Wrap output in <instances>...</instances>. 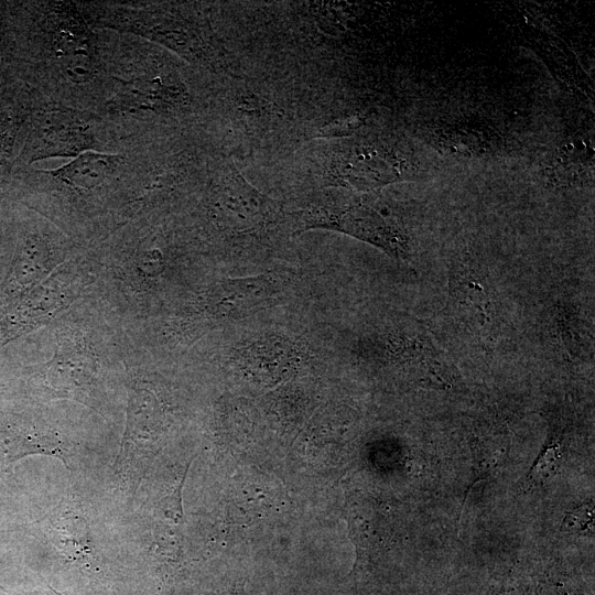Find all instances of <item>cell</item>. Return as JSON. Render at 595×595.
Here are the masks:
<instances>
[{
  "label": "cell",
  "instance_id": "obj_12",
  "mask_svg": "<svg viewBox=\"0 0 595 595\" xmlns=\"http://www.w3.org/2000/svg\"><path fill=\"white\" fill-rule=\"evenodd\" d=\"M248 357L252 368L260 372L282 375L294 360L295 351L289 344H283L280 339H268L251 345Z\"/></svg>",
  "mask_w": 595,
  "mask_h": 595
},
{
  "label": "cell",
  "instance_id": "obj_7",
  "mask_svg": "<svg viewBox=\"0 0 595 595\" xmlns=\"http://www.w3.org/2000/svg\"><path fill=\"white\" fill-rule=\"evenodd\" d=\"M115 102L125 108L171 112L186 105L187 91L176 75L165 74L151 79L126 82Z\"/></svg>",
  "mask_w": 595,
  "mask_h": 595
},
{
  "label": "cell",
  "instance_id": "obj_15",
  "mask_svg": "<svg viewBox=\"0 0 595 595\" xmlns=\"http://www.w3.org/2000/svg\"><path fill=\"white\" fill-rule=\"evenodd\" d=\"M2 88L0 87V98H1Z\"/></svg>",
  "mask_w": 595,
  "mask_h": 595
},
{
  "label": "cell",
  "instance_id": "obj_8",
  "mask_svg": "<svg viewBox=\"0 0 595 595\" xmlns=\"http://www.w3.org/2000/svg\"><path fill=\"white\" fill-rule=\"evenodd\" d=\"M95 366L85 354H57L47 363L45 386L55 398H69L84 404L91 402Z\"/></svg>",
  "mask_w": 595,
  "mask_h": 595
},
{
  "label": "cell",
  "instance_id": "obj_6",
  "mask_svg": "<svg viewBox=\"0 0 595 595\" xmlns=\"http://www.w3.org/2000/svg\"><path fill=\"white\" fill-rule=\"evenodd\" d=\"M278 292L266 275L227 280L217 284L207 298L208 311L217 317H238L270 304Z\"/></svg>",
  "mask_w": 595,
  "mask_h": 595
},
{
  "label": "cell",
  "instance_id": "obj_9",
  "mask_svg": "<svg viewBox=\"0 0 595 595\" xmlns=\"http://www.w3.org/2000/svg\"><path fill=\"white\" fill-rule=\"evenodd\" d=\"M29 455H47L64 462L67 457L57 436L50 432L0 424V476Z\"/></svg>",
  "mask_w": 595,
  "mask_h": 595
},
{
  "label": "cell",
  "instance_id": "obj_4",
  "mask_svg": "<svg viewBox=\"0 0 595 595\" xmlns=\"http://www.w3.org/2000/svg\"><path fill=\"white\" fill-rule=\"evenodd\" d=\"M93 116L67 108L43 109L32 119V128L20 159L34 162L51 156H71L93 147L89 132Z\"/></svg>",
  "mask_w": 595,
  "mask_h": 595
},
{
  "label": "cell",
  "instance_id": "obj_1",
  "mask_svg": "<svg viewBox=\"0 0 595 595\" xmlns=\"http://www.w3.org/2000/svg\"><path fill=\"white\" fill-rule=\"evenodd\" d=\"M302 226L327 228L377 246L394 258L408 252V237L396 215L377 192H354L343 201L302 213Z\"/></svg>",
  "mask_w": 595,
  "mask_h": 595
},
{
  "label": "cell",
  "instance_id": "obj_3",
  "mask_svg": "<svg viewBox=\"0 0 595 595\" xmlns=\"http://www.w3.org/2000/svg\"><path fill=\"white\" fill-rule=\"evenodd\" d=\"M164 413L156 397L148 389L130 391L126 430L113 467L119 489L133 495L160 448Z\"/></svg>",
  "mask_w": 595,
  "mask_h": 595
},
{
  "label": "cell",
  "instance_id": "obj_5",
  "mask_svg": "<svg viewBox=\"0 0 595 595\" xmlns=\"http://www.w3.org/2000/svg\"><path fill=\"white\" fill-rule=\"evenodd\" d=\"M214 207L221 224L234 231L253 230L271 220L277 210L232 165L224 169L215 187Z\"/></svg>",
  "mask_w": 595,
  "mask_h": 595
},
{
  "label": "cell",
  "instance_id": "obj_13",
  "mask_svg": "<svg viewBox=\"0 0 595 595\" xmlns=\"http://www.w3.org/2000/svg\"><path fill=\"white\" fill-rule=\"evenodd\" d=\"M63 73L74 83H85L95 74V63L91 53L62 57Z\"/></svg>",
  "mask_w": 595,
  "mask_h": 595
},
{
  "label": "cell",
  "instance_id": "obj_10",
  "mask_svg": "<svg viewBox=\"0 0 595 595\" xmlns=\"http://www.w3.org/2000/svg\"><path fill=\"white\" fill-rule=\"evenodd\" d=\"M45 532L50 541L72 560H87L93 543L84 516L75 506H61L47 516Z\"/></svg>",
  "mask_w": 595,
  "mask_h": 595
},
{
  "label": "cell",
  "instance_id": "obj_2",
  "mask_svg": "<svg viewBox=\"0 0 595 595\" xmlns=\"http://www.w3.org/2000/svg\"><path fill=\"white\" fill-rule=\"evenodd\" d=\"M410 170L407 160L390 143L351 138L328 144L320 174L324 185L368 193L408 178Z\"/></svg>",
  "mask_w": 595,
  "mask_h": 595
},
{
  "label": "cell",
  "instance_id": "obj_14",
  "mask_svg": "<svg viewBox=\"0 0 595 595\" xmlns=\"http://www.w3.org/2000/svg\"><path fill=\"white\" fill-rule=\"evenodd\" d=\"M558 459L559 455L556 450L549 448L534 467L536 474L538 476H548V474L555 469Z\"/></svg>",
  "mask_w": 595,
  "mask_h": 595
},
{
  "label": "cell",
  "instance_id": "obj_11",
  "mask_svg": "<svg viewBox=\"0 0 595 595\" xmlns=\"http://www.w3.org/2000/svg\"><path fill=\"white\" fill-rule=\"evenodd\" d=\"M121 162L122 158L117 154L87 151L78 154L66 165L44 172L71 186L90 188L115 173Z\"/></svg>",
  "mask_w": 595,
  "mask_h": 595
}]
</instances>
